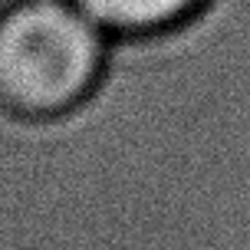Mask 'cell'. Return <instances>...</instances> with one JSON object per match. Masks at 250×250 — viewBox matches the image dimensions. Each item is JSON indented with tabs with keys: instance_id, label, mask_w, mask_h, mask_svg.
Here are the masks:
<instances>
[{
	"instance_id": "cell-1",
	"label": "cell",
	"mask_w": 250,
	"mask_h": 250,
	"mask_svg": "<svg viewBox=\"0 0 250 250\" xmlns=\"http://www.w3.org/2000/svg\"><path fill=\"white\" fill-rule=\"evenodd\" d=\"M105 30L73 0H13L0 10V109L60 119L96 92Z\"/></svg>"
},
{
	"instance_id": "cell-2",
	"label": "cell",
	"mask_w": 250,
	"mask_h": 250,
	"mask_svg": "<svg viewBox=\"0 0 250 250\" xmlns=\"http://www.w3.org/2000/svg\"><path fill=\"white\" fill-rule=\"evenodd\" d=\"M96 23L125 40L162 37L191 23L211 0H73Z\"/></svg>"
}]
</instances>
